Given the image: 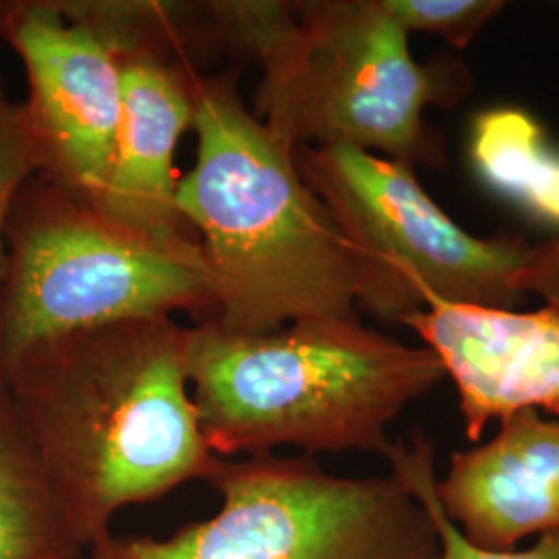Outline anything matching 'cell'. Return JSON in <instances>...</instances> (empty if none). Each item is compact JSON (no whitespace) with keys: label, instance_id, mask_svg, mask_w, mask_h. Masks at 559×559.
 Returning <instances> with one entry per match:
<instances>
[{"label":"cell","instance_id":"8","mask_svg":"<svg viewBox=\"0 0 559 559\" xmlns=\"http://www.w3.org/2000/svg\"><path fill=\"white\" fill-rule=\"evenodd\" d=\"M0 27L29 81L25 110L40 141L41 175L96 203L122 117L119 57L60 2L9 4Z\"/></svg>","mask_w":559,"mask_h":559},{"label":"cell","instance_id":"7","mask_svg":"<svg viewBox=\"0 0 559 559\" xmlns=\"http://www.w3.org/2000/svg\"><path fill=\"white\" fill-rule=\"evenodd\" d=\"M295 162L350 247L359 307L373 318L402 323L438 305L524 302L512 280L533 245L471 235L423 189L413 166L348 145H302Z\"/></svg>","mask_w":559,"mask_h":559},{"label":"cell","instance_id":"18","mask_svg":"<svg viewBox=\"0 0 559 559\" xmlns=\"http://www.w3.org/2000/svg\"><path fill=\"white\" fill-rule=\"evenodd\" d=\"M81 558H83V556H81ZM81 558H80V559H81Z\"/></svg>","mask_w":559,"mask_h":559},{"label":"cell","instance_id":"10","mask_svg":"<svg viewBox=\"0 0 559 559\" xmlns=\"http://www.w3.org/2000/svg\"><path fill=\"white\" fill-rule=\"evenodd\" d=\"M436 493L460 533L487 549L559 531V420L520 411L498 433L454 452Z\"/></svg>","mask_w":559,"mask_h":559},{"label":"cell","instance_id":"3","mask_svg":"<svg viewBox=\"0 0 559 559\" xmlns=\"http://www.w3.org/2000/svg\"><path fill=\"white\" fill-rule=\"evenodd\" d=\"M445 378L440 359L359 318L295 321L267 334L193 328L189 381L201 429L221 459L295 448L305 456L388 459L390 427Z\"/></svg>","mask_w":559,"mask_h":559},{"label":"cell","instance_id":"15","mask_svg":"<svg viewBox=\"0 0 559 559\" xmlns=\"http://www.w3.org/2000/svg\"><path fill=\"white\" fill-rule=\"evenodd\" d=\"M44 170L40 141L25 106L0 85V286L7 274V228L21 189Z\"/></svg>","mask_w":559,"mask_h":559},{"label":"cell","instance_id":"5","mask_svg":"<svg viewBox=\"0 0 559 559\" xmlns=\"http://www.w3.org/2000/svg\"><path fill=\"white\" fill-rule=\"evenodd\" d=\"M7 240L0 371L46 342L115 321L177 311L214 320V288L198 240L133 233L44 175L21 189Z\"/></svg>","mask_w":559,"mask_h":559},{"label":"cell","instance_id":"11","mask_svg":"<svg viewBox=\"0 0 559 559\" xmlns=\"http://www.w3.org/2000/svg\"><path fill=\"white\" fill-rule=\"evenodd\" d=\"M122 117L110 173L94 205L150 239H191L177 207L175 156L193 127L195 69L150 57L120 60Z\"/></svg>","mask_w":559,"mask_h":559},{"label":"cell","instance_id":"9","mask_svg":"<svg viewBox=\"0 0 559 559\" xmlns=\"http://www.w3.org/2000/svg\"><path fill=\"white\" fill-rule=\"evenodd\" d=\"M459 394L466 438L479 443L487 425L520 411L559 415V309H493L438 305L408 316Z\"/></svg>","mask_w":559,"mask_h":559},{"label":"cell","instance_id":"2","mask_svg":"<svg viewBox=\"0 0 559 559\" xmlns=\"http://www.w3.org/2000/svg\"><path fill=\"white\" fill-rule=\"evenodd\" d=\"M195 166L177 207L200 235L216 313L233 334L295 321L357 318V261L330 210L302 179L295 150L240 98L237 71L195 75Z\"/></svg>","mask_w":559,"mask_h":559},{"label":"cell","instance_id":"6","mask_svg":"<svg viewBox=\"0 0 559 559\" xmlns=\"http://www.w3.org/2000/svg\"><path fill=\"white\" fill-rule=\"evenodd\" d=\"M214 516L170 537L110 535L81 559H440V537L396 475L338 477L313 456L222 459Z\"/></svg>","mask_w":559,"mask_h":559},{"label":"cell","instance_id":"12","mask_svg":"<svg viewBox=\"0 0 559 559\" xmlns=\"http://www.w3.org/2000/svg\"><path fill=\"white\" fill-rule=\"evenodd\" d=\"M0 373V559H80Z\"/></svg>","mask_w":559,"mask_h":559},{"label":"cell","instance_id":"4","mask_svg":"<svg viewBox=\"0 0 559 559\" xmlns=\"http://www.w3.org/2000/svg\"><path fill=\"white\" fill-rule=\"evenodd\" d=\"M224 48L255 60V117L286 147L348 145L390 160L440 164L425 110L459 75L420 64L381 0L210 2Z\"/></svg>","mask_w":559,"mask_h":559},{"label":"cell","instance_id":"13","mask_svg":"<svg viewBox=\"0 0 559 559\" xmlns=\"http://www.w3.org/2000/svg\"><path fill=\"white\" fill-rule=\"evenodd\" d=\"M471 162L498 195L559 226V150L528 112L512 106L479 112L471 127Z\"/></svg>","mask_w":559,"mask_h":559},{"label":"cell","instance_id":"16","mask_svg":"<svg viewBox=\"0 0 559 559\" xmlns=\"http://www.w3.org/2000/svg\"><path fill=\"white\" fill-rule=\"evenodd\" d=\"M385 11L411 36L413 32L440 36L454 48H466L493 20L501 0H381Z\"/></svg>","mask_w":559,"mask_h":559},{"label":"cell","instance_id":"1","mask_svg":"<svg viewBox=\"0 0 559 559\" xmlns=\"http://www.w3.org/2000/svg\"><path fill=\"white\" fill-rule=\"evenodd\" d=\"M191 342L193 328L168 316L115 321L0 371L83 556L122 510L216 473L191 394Z\"/></svg>","mask_w":559,"mask_h":559},{"label":"cell","instance_id":"14","mask_svg":"<svg viewBox=\"0 0 559 559\" xmlns=\"http://www.w3.org/2000/svg\"><path fill=\"white\" fill-rule=\"evenodd\" d=\"M385 460L390 462L392 475H396L427 510L440 537V559H559V531L540 535L533 547L522 551L487 549L466 539L459 526L445 516L438 500L433 443L423 433H415L408 441H394V448Z\"/></svg>","mask_w":559,"mask_h":559},{"label":"cell","instance_id":"17","mask_svg":"<svg viewBox=\"0 0 559 559\" xmlns=\"http://www.w3.org/2000/svg\"><path fill=\"white\" fill-rule=\"evenodd\" d=\"M512 286L524 299L537 295L545 305L559 309V237L551 242L533 245L531 255L514 274Z\"/></svg>","mask_w":559,"mask_h":559}]
</instances>
